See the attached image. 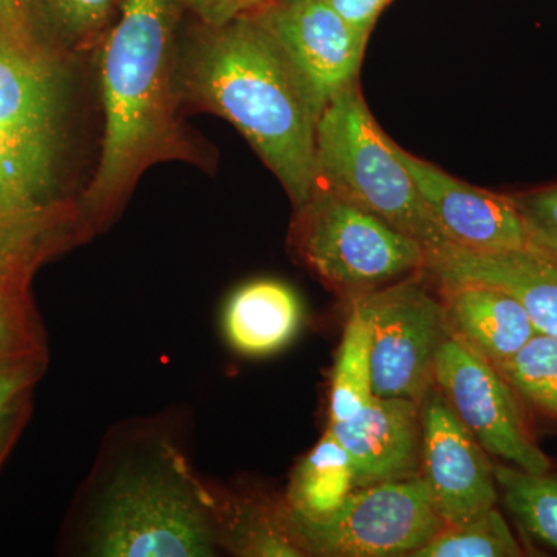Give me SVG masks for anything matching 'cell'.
<instances>
[{
  "label": "cell",
  "mask_w": 557,
  "mask_h": 557,
  "mask_svg": "<svg viewBox=\"0 0 557 557\" xmlns=\"http://www.w3.org/2000/svg\"><path fill=\"white\" fill-rule=\"evenodd\" d=\"M525 555L496 507L445 525L412 557H520Z\"/></svg>",
  "instance_id": "obj_23"
},
{
  "label": "cell",
  "mask_w": 557,
  "mask_h": 557,
  "mask_svg": "<svg viewBox=\"0 0 557 557\" xmlns=\"http://www.w3.org/2000/svg\"><path fill=\"white\" fill-rule=\"evenodd\" d=\"M420 478L445 525L496 507L494 465L435 384L420 403Z\"/></svg>",
  "instance_id": "obj_11"
},
{
  "label": "cell",
  "mask_w": 557,
  "mask_h": 557,
  "mask_svg": "<svg viewBox=\"0 0 557 557\" xmlns=\"http://www.w3.org/2000/svg\"><path fill=\"white\" fill-rule=\"evenodd\" d=\"M498 496L528 536L557 552V474L494 465Z\"/></svg>",
  "instance_id": "obj_21"
},
{
  "label": "cell",
  "mask_w": 557,
  "mask_h": 557,
  "mask_svg": "<svg viewBox=\"0 0 557 557\" xmlns=\"http://www.w3.org/2000/svg\"><path fill=\"white\" fill-rule=\"evenodd\" d=\"M434 383L487 454L528 472L552 469L531 432L525 405L496 366L449 335L435 358Z\"/></svg>",
  "instance_id": "obj_8"
},
{
  "label": "cell",
  "mask_w": 557,
  "mask_h": 557,
  "mask_svg": "<svg viewBox=\"0 0 557 557\" xmlns=\"http://www.w3.org/2000/svg\"><path fill=\"white\" fill-rule=\"evenodd\" d=\"M437 289L449 335L496 368L539 333L525 307L504 289L475 282Z\"/></svg>",
  "instance_id": "obj_16"
},
{
  "label": "cell",
  "mask_w": 557,
  "mask_h": 557,
  "mask_svg": "<svg viewBox=\"0 0 557 557\" xmlns=\"http://www.w3.org/2000/svg\"><path fill=\"white\" fill-rule=\"evenodd\" d=\"M355 490L351 458L332 432L299 461L293 471L287 496L278 504L293 520H322L335 515Z\"/></svg>",
  "instance_id": "obj_18"
},
{
  "label": "cell",
  "mask_w": 557,
  "mask_h": 557,
  "mask_svg": "<svg viewBox=\"0 0 557 557\" xmlns=\"http://www.w3.org/2000/svg\"><path fill=\"white\" fill-rule=\"evenodd\" d=\"M281 518L304 556L321 557H412L445 527L421 478L358 487L327 519Z\"/></svg>",
  "instance_id": "obj_6"
},
{
  "label": "cell",
  "mask_w": 557,
  "mask_h": 557,
  "mask_svg": "<svg viewBox=\"0 0 557 557\" xmlns=\"http://www.w3.org/2000/svg\"><path fill=\"white\" fill-rule=\"evenodd\" d=\"M183 0H123L101 46L104 137L78 201L87 236L110 222L139 177L163 161L211 164L178 116Z\"/></svg>",
  "instance_id": "obj_1"
},
{
  "label": "cell",
  "mask_w": 557,
  "mask_h": 557,
  "mask_svg": "<svg viewBox=\"0 0 557 557\" xmlns=\"http://www.w3.org/2000/svg\"><path fill=\"white\" fill-rule=\"evenodd\" d=\"M498 372L523 405L557 420V339L536 333Z\"/></svg>",
  "instance_id": "obj_24"
},
{
  "label": "cell",
  "mask_w": 557,
  "mask_h": 557,
  "mask_svg": "<svg viewBox=\"0 0 557 557\" xmlns=\"http://www.w3.org/2000/svg\"><path fill=\"white\" fill-rule=\"evenodd\" d=\"M397 153L450 245L479 252L509 251L530 245L509 194L468 185L398 145Z\"/></svg>",
  "instance_id": "obj_13"
},
{
  "label": "cell",
  "mask_w": 557,
  "mask_h": 557,
  "mask_svg": "<svg viewBox=\"0 0 557 557\" xmlns=\"http://www.w3.org/2000/svg\"><path fill=\"white\" fill-rule=\"evenodd\" d=\"M36 362L2 366L0 368V420L11 416L35 380Z\"/></svg>",
  "instance_id": "obj_27"
},
{
  "label": "cell",
  "mask_w": 557,
  "mask_h": 557,
  "mask_svg": "<svg viewBox=\"0 0 557 557\" xmlns=\"http://www.w3.org/2000/svg\"><path fill=\"white\" fill-rule=\"evenodd\" d=\"M327 2L359 35L370 38L380 14L391 0H327Z\"/></svg>",
  "instance_id": "obj_28"
},
{
  "label": "cell",
  "mask_w": 557,
  "mask_h": 557,
  "mask_svg": "<svg viewBox=\"0 0 557 557\" xmlns=\"http://www.w3.org/2000/svg\"><path fill=\"white\" fill-rule=\"evenodd\" d=\"M11 417H13V413L0 420V456H2L3 446H5L7 442V435H9V431L11 428Z\"/></svg>",
  "instance_id": "obj_29"
},
{
  "label": "cell",
  "mask_w": 557,
  "mask_h": 557,
  "mask_svg": "<svg viewBox=\"0 0 557 557\" xmlns=\"http://www.w3.org/2000/svg\"><path fill=\"white\" fill-rule=\"evenodd\" d=\"M33 28H46L51 46L73 53L95 49L119 17L123 0H21Z\"/></svg>",
  "instance_id": "obj_19"
},
{
  "label": "cell",
  "mask_w": 557,
  "mask_h": 557,
  "mask_svg": "<svg viewBox=\"0 0 557 557\" xmlns=\"http://www.w3.org/2000/svg\"><path fill=\"white\" fill-rule=\"evenodd\" d=\"M327 429L351 458L355 490L420 478V403L373 397L354 417Z\"/></svg>",
  "instance_id": "obj_15"
},
{
  "label": "cell",
  "mask_w": 557,
  "mask_h": 557,
  "mask_svg": "<svg viewBox=\"0 0 557 557\" xmlns=\"http://www.w3.org/2000/svg\"><path fill=\"white\" fill-rule=\"evenodd\" d=\"M348 302L369 322L373 397L423 401L435 384L438 348L449 336L442 298L424 270Z\"/></svg>",
  "instance_id": "obj_7"
},
{
  "label": "cell",
  "mask_w": 557,
  "mask_h": 557,
  "mask_svg": "<svg viewBox=\"0 0 557 557\" xmlns=\"http://www.w3.org/2000/svg\"><path fill=\"white\" fill-rule=\"evenodd\" d=\"M97 515L90 544L94 555L214 556L223 547L219 498L171 448L121 471L102 496Z\"/></svg>",
  "instance_id": "obj_3"
},
{
  "label": "cell",
  "mask_w": 557,
  "mask_h": 557,
  "mask_svg": "<svg viewBox=\"0 0 557 557\" xmlns=\"http://www.w3.org/2000/svg\"><path fill=\"white\" fill-rule=\"evenodd\" d=\"M289 244L322 284L347 300L423 271L428 258L412 237L321 185L295 209Z\"/></svg>",
  "instance_id": "obj_5"
},
{
  "label": "cell",
  "mask_w": 557,
  "mask_h": 557,
  "mask_svg": "<svg viewBox=\"0 0 557 557\" xmlns=\"http://www.w3.org/2000/svg\"><path fill=\"white\" fill-rule=\"evenodd\" d=\"M44 256L0 249V368L36 362L38 338L28 313L25 285Z\"/></svg>",
  "instance_id": "obj_20"
},
{
  "label": "cell",
  "mask_w": 557,
  "mask_h": 557,
  "mask_svg": "<svg viewBox=\"0 0 557 557\" xmlns=\"http://www.w3.org/2000/svg\"><path fill=\"white\" fill-rule=\"evenodd\" d=\"M525 225L530 245L557 252V183L509 194Z\"/></svg>",
  "instance_id": "obj_25"
},
{
  "label": "cell",
  "mask_w": 557,
  "mask_h": 557,
  "mask_svg": "<svg viewBox=\"0 0 557 557\" xmlns=\"http://www.w3.org/2000/svg\"><path fill=\"white\" fill-rule=\"evenodd\" d=\"M182 104L214 113L244 135L293 207L318 186L321 113L269 33L247 14L220 25L196 21L180 38Z\"/></svg>",
  "instance_id": "obj_2"
},
{
  "label": "cell",
  "mask_w": 557,
  "mask_h": 557,
  "mask_svg": "<svg viewBox=\"0 0 557 557\" xmlns=\"http://www.w3.org/2000/svg\"><path fill=\"white\" fill-rule=\"evenodd\" d=\"M245 14L277 44L319 113L359 81L369 38L327 0H263Z\"/></svg>",
  "instance_id": "obj_10"
},
{
  "label": "cell",
  "mask_w": 557,
  "mask_h": 557,
  "mask_svg": "<svg viewBox=\"0 0 557 557\" xmlns=\"http://www.w3.org/2000/svg\"><path fill=\"white\" fill-rule=\"evenodd\" d=\"M424 273L437 285L475 282L504 289L525 307L539 333L557 339V252L533 245L498 252L446 245L428 252Z\"/></svg>",
  "instance_id": "obj_14"
},
{
  "label": "cell",
  "mask_w": 557,
  "mask_h": 557,
  "mask_svg": "<svg viewBox=\"0 0 557 557\" xmlns=\"http://www.w3.org/2000/svg\"><path fill=\"white\" fill-rule=\"evenodd\" d=\"M318 185L366 209L423 245H450L397 153L366 104L359 81L322 110L317 127Z\"/></svg>",
  "instance_id": "obj_4"
},
{
  "label": "cell",
  "mask_w": 557,
  "mask_h": 557,
  "mask_svg": "<svg viewBox=\"0 0 557 557\" xmlns=\"http://www.w3.org/2000/svg\"><path fill=\"white\" fill-rule=\"evenodd\" d=\"M21 0H0V131L61 149L67 70Z\"/></svg>",
  "instance_id": "obj_9"
},
{
  "label": "cell",
  "mask_w": 557,
  "mask_h": 557,
  "mask_svg": "<svg viewBox=\"0 0 557 557\" xmlns=\"http://www.w3.org/2000/svg\"><path fill=\"white\" fill-rule=\"evenodd\" d=\"M58 153L0 131V248L36 247L79 222L78 203L54 196Z\"/></svg>",
  "instance_id": "obj_12"
},
{
  "label": "cell",
  "mask_w": 557,
  "mask_h": 557,
  "mask_svg": "<svg viewBox=\"0 0 557 557\" xmlns=\"http://www.w3.org/2000/svg\"><path fill=\"white\" fill-rule=\"evenodd\" d=\"M302 321L299 298L282 282H249L231 296L223 311V332L234 350L265 357L287 346Z\"/></svg>",
  "instance_id": "obj_17"
},
{
  "label": "cell",
  "mask_w": 557,
  "mask_h": 557,
  "mask_svg": "<svg viewBox=\"0 0 557 557\" xmlns=\"http://www.w3.org/2000/svg\"><path fill=\"white\" fill-rule=\"evenodd\" d=\"M186 13L194 21L220 25L236 20L258 7L263 0H183Z\"/></svg>",
  "instance_id": "obj_26"
},
{
  "label": "cell",
  "mask_w": 557,
  "mask_h": 557,
  "mask_svg": "<svg viewBox=\"0 0 557 557\" xmlns=\"http://www.w3.org/2000/svg\"><path fill=\"white\" fill-rule=\"evenodd\" d=\"M350 304V314L336 351L330 387L329 423L354 417L373 398L370 327L364 313Z\"/></svg>",
  "instance_id": "obj_22"
}]
</instances>
